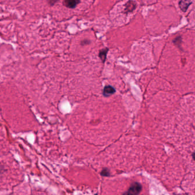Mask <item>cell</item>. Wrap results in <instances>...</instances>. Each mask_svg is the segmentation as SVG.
<instances>
[{"instance_id":"obj_11","label":"cell","mask_w":195,"mask_h":195,"mask_svg":"<svg viewBox=\"0 0 195 195\" xmlns=\"http://www.w3.org/2000/svg\"></svg>"},{"instance_id":"obj_9","label":"cell","mask_w":195,"mask_h":195,"mask_svg":"<svg viewBox=\"0 0 195 195\" xmlns=\"http://www.w3.org/2000/svg\"><path fill=\"white\" fill-rule=\"evenodd\" d=\"M3 170V168L1 166H0V173L2 172V171Z\"/></svg>"},{"instance_id":"obj_3","label":"cell","mask_w":195,"mask_h":195,"mask_svg":"<svg viewBox=\"0 0 195 195\" xmlns=\"http://www.w3.org/2000/svg\"><path fill=\"white\" fill-rule=\"evenodd\" d=\"M116 92V90L112 86L108 85L104 87L103 90V95L106 97H108Z\"/></svg>"},{"instance_id":"obj_4","label":"cell","mask_w":195,"mask_h":195,"mask_svg":"<svg viewBox=\"0 0 195 195\" xmlns=\"http://www.w3.org/2000/svg\"><path fill=\"white\" fill-rule=\"evenodd\" d=\"M191 3L192 2L189 0H181L179 2V7L183 12H185Z\"/></svg>"},{"instance_id":"obj_1","label":"cell","mask_w":195,"mask_h":195,"mask_svg":"<svg viewBox=\"0 0 195 195\" xmlns=\"http://www.w3.org/2000/svg\"><path fill=\"white\" fill-rule=\"evenodd\" d=\"M142 190L141 184L138 182H134L132 184L127 191L124 192L122 195H139Z\"/></svg>"},{"instance_id":"obj_6","label":"cell","mask_w":195,"mask_h":195,"mask_svg":"<svg viewBox=\"0 0 195 195\" xmlns=\"http://www.w3.org/2000/svg\"><path fill=\"white\" fill-rule=\"evenodd\" d=\"M108 49L107 48H105V49H102L99 52V57L101 58V59L102 60V61L103 62H105V59H106V57H107V53H108Z\"/></svg>"},{"instance_id":"obj_8","label":"cell","mask_w":195,"mask_h":195,"mask_svg":"<svg viewBox=\"0 0 195 195\" xmlns=\"http://www.w3.org/2000/svg\"><path fill=\"white\" fill-rule=\"evenodd\" d=\"M49 3H50L51 4H52V1H53V3H55L56 1H57V0H49Z\"/></svg>"},{"instance_id":"obj_5","label":"cell","mask_w":195,"mask_h":195,"mask_svg":"<svg viewBox=\"0 0 195 195\" xmlns=\"http://www.w3.org/2000/svg\"><path fill=\"white\" fill-rule=\"evenodd\" d=\"M136 7V3L133 1H129L125 5V12H131L135 9Z\"/></svg>"},{"instance_id":"obj_10","label":"cell","mask_w":195,"mask_h":195,"mask_svg":"<svg viewBox=\"0 0 195 195\" xmlns=\"http://www.w3.org/2000/svg\"><path fill=\"white\" fill-rule=\"evenodd\" d=\"M95 195H97V194H96Z\"/></svg>"},{"instance_id":"obj_7","label":"cell","mask_w":195,"mask_h":195,"mask_svg":"<svg viewBox=\"0 0 195 195\" xmlns=\"http://www.w3.org/2000/svg\"><path fill=\"white\" fill-rule=\"evenodd\" d=\"M101 175L103 176H109L110 175L109 171L107 168L103 169V171L101 172Z\"/></svg>"},{"instance_id":"obj_2","label":"cell","mask_w":195,"mask_h":195,"mask_svg":"<svg viewBox=\"0 0 195 195\" xmlns=\"http://www.w3.org/2000/svg\"><path fill=\"white\" fill-rule=\"evenodd\" d=\"M80 0H63L64 5L70 9H73L80 3Z\"/></svg>"}]
</instances>
